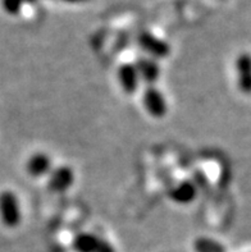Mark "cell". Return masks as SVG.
I'll list each match as a JSON object with an SVG mask.
<instances>
[{"instance_id": "ba28073f", "label": "cell", "mask_w": 251, "mask_h": 252, "mask_svg": "<svg viewBox=\"0 0 251 252\" xmlns=\"http://www.w3.org/2000/svg\"><path fill=\"white\" fill-rule=\"evenodd\" d=\"M135 67H136V70L137 73H139V77H140V80H143V82L149 83L150 86L159 80L160 67L159 64L156 63V61L153 59V58L145 57L137 59L136 63H135Z\"/></svg>"}, {"instance_id": "8992f818", "label": "cell", "mask_w": 251, "mask_h": 252, "mask_svg": "<svg viewBox=\"0 0 251 252\" xmlns=\"http://www.w3.org/2000/svg\"><path fill=\"white\" fill-rule=\"evenodd\" d=\"M117 76L124 93L130 94V95L136 93L139 89V83H140V77L137 73L135 64H122L121 67L118 68Z\"/></svg>"}, {"instance_id": "277c9868", "label": "cell", "mask_w": 251, "mask_h": 252, "mask_svg": "<svg viewBox=\"0 0 251 252\" xmlns=\"http://www.w3.org/2000/svg\"><path fill=\"white\" fill-rule=\"evenodd\" d=\"M49 174H50V177H49L48 187L50 191L55 192V193H62V192L68 191L73 186L74 172L71 166H58L55 169H51Z\"/></svg>"}, {"instance_id": "4fadbf2b", "label": "cell", "mask_w": 251, "mask_h": 252, "mask_svg": "<svg viewBox=\"0 0 251 252\" xmlns=\"http://www.w3.org/2000/svg\"><path fill=\"white\" fill-rule=\"evenodd\" d=\"M96 252H115V249L111 246L108 241L100 238V242H99V246H98V250H96Z\"/></svg>"}, {"instance_id": "7a4b0ae2", "label": "cell", "mask_w": 251, "mask_h": 252, "mask_svg": "<svg viewBox=\"0 0 251 252\" xmlns=\"http://www.w3.org/2000/svg\"><path fill=\"white\" fill-rule=\"evenodd\" d=\"M139 46L153 59H164L171 53V48L164 40L156 37L151 32L143 31L137 36Z\"/></svg>"}, {"instance_id": "6da1fadb", "label": "cell", "mask_w": 251, "mask_h": 252, "mask_svg": "<svg viewBox=\"0 0 251 252\" xmlns=\"http://www.w3.org/2000/svg\"><path fill=\"white\" fill-rule=\"evenodd\" d=\"M0 219L6 228L18 227L22 220L19 200L12 191H3L0 193Z\"/></svg>"}, {"instance_id": "5bb4252c", "label": "cell", "mask_w": 251, "mask_h": 252, "mask_svg": "<svg viewBox=\"0 0 251 252\" xmlns=\"http://www.w3.org/2000/svg\"><path fill=\"white\" fill-rule=\"evenodd\" d=\"M55 1H63V3H70V4H80V3H87L91 0H55Z\"/></svg>"}, {"instance_id": "9c48e42d", "label": "cell", "mask_w": 251, "mask_h": 252, "mask_svg": "<svg viewBox=\"0 0 251 252\" xmlns=\"http://www.w3.org/2000/svg\"><path fill=\"white\" fill-rule=\"evenodd\" d=\"M169 196L177 204L187 205L194 201L197 196V187L191 181H183L171 189Z\"/></svg>"}, {"instance_id": "9a60e30c", "label": "cell", "mask_w": 251, "mask_h": 252, "mask_svg": "<svg viewBox=\"0 0 251 252\" xmlns=\"http://www.w3.org/2000/svg\"><path fill=\"white\" fill-rule=\"evenodd\" d=\"M23 1H25V3H29V4H34V3H36L37 0H23Z\"/></svg>"}, {"instance_id": "5b68a950", "label": "cell", "mask_w": 251, "mask_h": 252, "mask_svg": "<svg viewBox=\"0 0 251 252\" xmlns=\"http://www.w3.org/2000/svg\"><path fill=\"white\" fill-rule=\"evenodd\" d=\"M237 86L242 94L251 95V55L242 53L236 61Z\"/></svg>"}, {"instance_id": "7c38bea8", "label": "cell", "mask_w": 251, "mask_h": 252, "mask_svg": "<svg viewBox=\"0 0 251 252\" xmlns=\"http://www.w3.org/2000/svg\"><path fill=\"white\" fill-rule=\"evenodd\" d=\"M0 4L4 12L10 16H17L22 10L25 1L23 0H0Z\"/></svg>"}, {"instance_id": "30bf717a", "label": "cell", "mask_w": 251, "mask_h": 252, "mask_svg": "<svg viewBox=\"0 0 251 252\" xmlns=\"http://www.w3.org/2000/svg\"><path fill=\"white\" fill-rule=\"evenodd\" d=\"M100 237L91 233H80L74 237L73 250L76 252H96Z\"/></svg>"}, {"instance_id": "52a82bcc", "label": "cell", "mask_w": 251, "mask_h": 252, "mask_svg": "<svg viewBox=\"0 0 251 252\" xmlns=\"http://www.w3.org/2000/svg\"><path fill=\"white\" fill-rule=\"evenodd\" d=\"M53 165H51V159L49 155L45 153H35L27 160L26 164V170L31 177H44L51 172Z\"/></svg>"}, {"instance_id": "3957f363", "label": "cell", "mask_w": 251, "mask_h": 252, "mask_svg": "<svg viewBox=\"0 0 251 252\" xmlns=\"http://www.w3.org/2000/svg\"><path fill=\"white\" fill-rule=\"evenodd\" d=\"M143 102L146 112L154 118H163L168 112L166 97L160 90L154 86H149L143 91Z\"/></svg>"}, {"instance_id": "8fae6325", "label": "cell", "mask_w": 251, "mask_h": 252, "mask_svg": "<svg viewBox=\"0 0 251 252\" xmlns=\"http://www.w3.org/2000/svg\"><path fill=\"white\" fill-rule=\"evenodd\" d=\"M195 252H227V249L218 241L209 237H199L194 242Z\"/></svg>"}]
</instances>
